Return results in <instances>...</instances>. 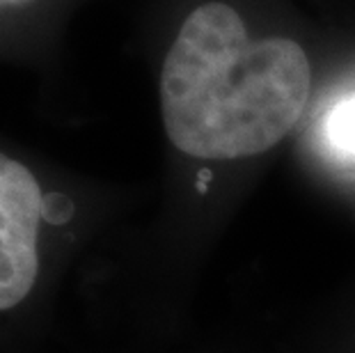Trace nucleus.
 <instances>
[{"label": "nucleus", "mask_w": 355, "mask_h": 353, "mask_svg": "<svg viewBox=\"0 0 355 353\" xmlns=\"http://www.w3.org/2000/svg\"><path fill=\"white\" fill-rule=\"evenodd\" d=\"M46 200L24 163L0 154V312L21 305L40 275V225Z\"/></svg>", "instance_id": "2"}, {"label": "nucleus", "mask_w": 355, "mask_h": 353, "mask_svg": "<svg viewBox=\"0 0 355 353\" xmlns=\"http://www.w3.org/2000/svg\"><path fill=\"white\" fill-rule=\"evenodd\" d=\"M309 85V60L293 40H250L230 5H200L163 64L165 131L195 159L261 154L300 119Z\"/></svg>", "instance_id": "1"}, {"label": "nucleus", "mask_w": 355, "mask_h": 353, "mask_svg": "<svg viewBox=\"0 0 355 353\" xmlns=\"http://www.w3.org/2000/svg\"><path fill=\"white\" fill-rule=\"evenodd\" d=\"M323 140L342 159L355 161V94L344 96L323 119Z\"/></svg>", "instance_id": "3"}, {"label": "nucleus", "mask_w": 355, "mask_h": 353, "mask_svg": "<svg viewBox=\"0 0 355 353\" xmlns=\"http://www.w3.org/2000/svg\"><path fill=\"white\" fill-rule=\"evenodd\" d=\"M0 3H19V0H0Z\"/></svg>", "instance_id": "4"}]
</instances>
